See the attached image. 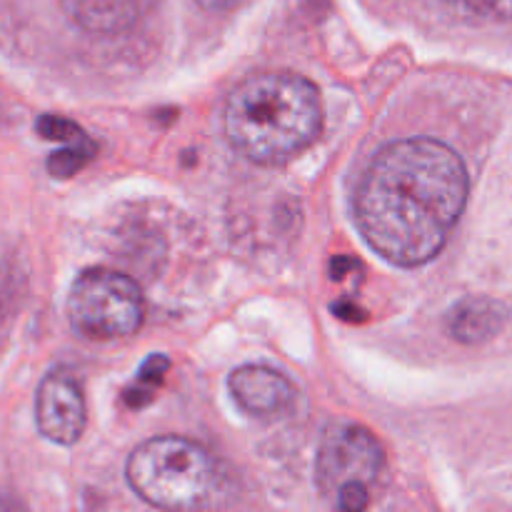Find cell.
<instances>
[{
	"instance_id": "1",
	"label": "cell",
	"mask_w": 512,
	"mask_h": 512,
	"mask_svg": "<svg viewBox=\"0 0 512 512\" xmlns=\"http://www.w3.org/2000/svg\"><path fill=\"white\" fill-rule=\"evenodd\" d=\"M463 158L435 138L385 145L358 193V225L370 248L398 268L430 263L468 203Z\"/></svg>"
},
{
	"instance_id": "2",
	"label": "cell",
	"mask_w": 512,
	"mask_h": 512,
	"mask_svg": "<svg viewBox=\"0 0 512 512\" xmlns=\"http://www.w3.org/2000/svg\"><path fill=\"white\" fill-rule=\"evenodd\" d=\"M223 128L230 145L255 165L275 168L318 140L323 130L320 93L290 70L245 78L225 100Z\"/></svg>"
},
{
	"instance_id": "3",
	"label": "cell",
	"mask_w": 512,
	"mask_h": 512,
	"mask_svg": "<svg viewBox=\"0 0 512 512\" xmlns=\"http://www.w3.org/2000/svg\"><path fill=\"white\" fill-rule=\"evenodd\" d=\"M125 478L140 500L165 512H213L235 498L228 465L180 435L140 443L125 463Z\"/></svg>"
},
{
	"instance_id": "4",
	"label": "cell",
	"mask_w": 512,
	"mask_h": 512,
	"mask_svg": "<svg viewBox=\"0 0 512 512\" xmlns=\"http://www.w3.org/2000/svg\"><path fill=\"white\" fill-rule=\"evenodd\" d=\"M385 475V450L368 428L333 423L320 440L315 483L335 512H368Z\"/></svg>"
},
{
	"instance_id": "5",
	"label": "cell",
	"mask_w": 512,
	"mask_h": 512,
	"mask_svg": "<svg viewBox=\"0 0 512 512\" xmlns=\"http://www.w3.org/2000/svg\"><path fill=\"white\" fill-rule=\"evenodd\" d=\"M70 328L88 340H118L138 333L145 300L138 283L110 268H90L75 278L68 293Z\"/></svg>"
},
{
	"instance_id": "6",
	"label": "cell",
	"mask_w": 512,
	"mask_h": 512,
	"mask_svg": "<svg viewBox=\"0 0 512 512\" xmlns=\"http://www.w3.org/2000/svg\"><path fill=\"white\" fill-rule=\"evenodd\" d=\"M35 423L43 438L55 445H75L88 423L83 390L68 370H53L43 378L35 398Z\"/></svg>"
},
{
	"instance_id": "7",
	"label": "cell",
	"mask_w": 512,
	"mask_h": 512,
	"mask_svg": "<svg viewBox=\"0 0 512 512\" xmlns=\"http://www.w3.org/2000/svg\"><path fill=\"white\" fill-rule=\"evenodd\" d=\"M238 408L253 418H278L295 403V388L283 373L268 365H243L228 378Z\"/></svg>"
},
{
	"instance_id": "8",
	"label": "cell",
	"mask_w": 512,
	"mask_h": 512,
	"mask_svg": "<svg viewBox=\"0 0 512 512\" xmlns=\"http://www.w3.org/2000/svg\"><path fill=\"white\" fill-rule=\"evenodd\" d=\"M160 0H60L73 25L90 35H120L148 18Z\"/></svg>"
},
{
	"instance_id": "9",
	"label": "cell",
	"mask_w": 512,
	"mask_h": 512,
	"mask_svg": "<svg viewBox=\"0 0 512 512\" xmlns=\"http://www.w3.org/2000/svg\"><path fill=\"white\" fill-rule=\"evenodd\" d=\"M508 313L493 298H468L455 305L448 315V330L458 343L478 345L495 338L503 330Z\"/></svg>"
},
{
	"instance_id": "10",
	"label": "cell",
	"mask_w": 512,
	"mask_h": 512,
	"mask_svg": "<svg viewBox=\"0 0 512 512\" xmlns=\"http://www.w3.org/2000/svg\"><path fill=\"white\" fill-rule=\"evenodd\" d=\"M455 13L478 20H512V0H440Z\"/></svg>"
},
{
	"instance_id": "11",
	"label": "cell",
	"mask_w": 512,
	"mask_h": 512,
	"mask_svg": "<svg viewBox=\"0 0 512 512\" xmlns=\"http://www.w3.org/2000/svg\"><path fill=\"white\" fill-rule=\"evenodd\" d=\"M90 148H65L58 150V153L50 155L48 160V170L55 175V178H68L73 175L85 160L90 158Z\"/></svg>"
},
{
	"instance_id": "12",
	"label": "cell",
	"mask_w": 512,
	"mask_h": 512,
	"mask_svg": "<svg viewBox=\"0 0 512 512\" xmlns=\"http://www.w3.org/2000/svg\"><path fill=\"white\" fill-rule=\"evenodd\" d=\"M38 130L45 135V138H53V140L83 138V133H80L70 120L55 118V115H43V118L38 120Z\"/></svg>"
},
{
	"instance_id": "13",
	"label": "cell",
	"mask_w": 512,
	"mask_h": 512,
	"mask_svg": "<svg viewBox=\"0 0 512 512\" xmlns=\"http://www.w3.org/2000/svg\"><path fill=\"white\" fill-rule=\"evenodd\" d=\"M195 3L208 10V13H230V10H238L248 0H195Z\"/></svg>"
}]
</instances>
